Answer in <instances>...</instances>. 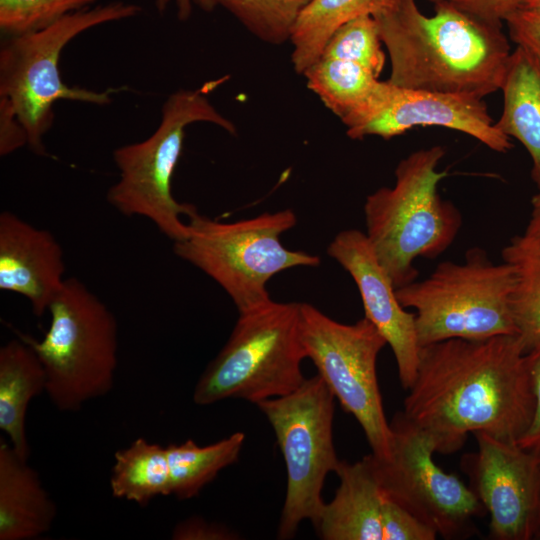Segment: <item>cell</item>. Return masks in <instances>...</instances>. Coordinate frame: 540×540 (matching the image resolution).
Returning a JSON list of instances; mask_svg holds the SVG:
<instances>
[{
	"label": "cell",
	"instance_id": "6da1fadb",
	"mask_svg": "<svg viewBox=\"0 0 540 540\" xmlns=\"http://www.w3.org/2000/svg\"><path fill=\"white\" fill-rule=\"evenodd\" d=\"M407 390L402 414L443 454L459 450L469 433L517 443L535 410L526 352L517 335L423 346Z\"/></svg>",
	"mask_w": 540,
	"mask_h": 540
},
{
	"label": "cell",
	"instance_id": "7a4b0ae2",
	"mask_svg": "<svg viewBox=\"0 0 540 540\" xmlns=\"http://www.w3.org/2000/svg\"><path fill=\"white\" fill-rule=\"evenodd\" d=\"M427 16L415 0L374 19L390 59L393 85L484 99L501 89L512 53L502 24L447 0Z\"/></svg>",
	"mask_w": 540,
	"mask_h": 540
},
{
	"label": "cell",
	"instance_id": "3957f363",
	"mask_svg": "<svg viewBox=\"0 0 540 540\" xmlns=\"http://www.w3.org/2000/svg\"><path fill=\"white\" fill-rule=\"evenodd\" d=\"M440 145L418 149L400 160L395 183L369 194L364 203L366 236L394 286L418 277L415 259H433L446 251L462 226V215L438 191L446 171Z\"/></svg>",
	"mask_w": 540,
	"mask_h": 540
},
{
	"label": "cell",
	"instance_id": "277c9868",
	"mask_svg": "<svg viewBox=\"0 0 540 540\" xmlns=\"http://www.w3.org/2000/svg\"><path fill=\"white\" fill-rule=\"evenodd\" d=\"M140 12L141 7L134 3L113 1L73 12L40 30L5 36L0 48V104L15 115L35 154L46 153L43 138L53 124L56 102L106 105L115 92L64 83L59 61L65 46L91 28L132 18Z\"/></svg>",
	"mask_w": 540,
	"mask_h": 540
},
{
	"label": "cell",
	"instance_id": "5b68a950",
	"mask_svg": "<svg viewBox=\"0 0 540 540\" xmlns=\"http://www.w3.org/2000/svg\"><path fill=\"white\" fill-rule=\"evenodd\" d=\"M197 122L214 124L233 135L237 131L210 102L205 88L180 89L165 100L159 125L148 138L113 152L119 179L109 188L107 201L122 215L149 219L173 243L190 233L181 216L190 218L198 212L195 205L177 201L172 193L185 130Z\"/></svg>",
	"mask_w": 540,
	"mask_h": 540
},
{
	"label": "cell",
	"instance_id": "8992f818",
	"mask_svg": "<svg viewBox=\"0 0 540 540\" xmlns=\"http://www.w3.org/2000/svg\"><path fill=\"white\" fill-rule=\"evenodd\" d=\"M50 325L43 339L18 338L39 357L47 377L46 394L60 411L75 412L110 392L118 363L114 314L75 277L65 279L49 305Z\"/></svg>",
	"mask_w": 540,
	"mask_h": 540
},
{
	"label": "cell",
	"instance_id": "52a82bcc",
	"mask_svg": "<svg viewBox=\"0 0 540 540\" xmlns=\"http://www.w3.org/2000/svg\"><path fill=\"white\" fill-rule=\"evenodd\" d=\"M515 275L479 247L464 262L443 261L421 281L396 288L399 302L415 310L421 347L453 338L481 340L517 335L511 312Z\"/></svg>",
	"mask_w": 540,
	"mask_h": 540
},
{
	"label": "cell",
	"instance_id": "ba28073f",
	"mask_svg": "<svg viewBox=\"0 0 540 540\" xmlns=\"http://www.w3.org/2000/svg\"><path fill=\"white\" fill-rule=\"evenodd\" d=\"M300 302L272 299L239 313L229 339L195 385L193 400L260 401L287 395L305 381L300 338Z\"/></svg>",
	"mask_w": 540,
	"mask_h": 540
},
{
	"label": "cell",
	"instance_id": "9c48e42d",
	"mask_svg": "<svg viewBox=\"0 0 540 540\" xmlns=\"http://www.w3.org/2000/svg\"><path fill=\"white\" fill-rule=\"evenodd\" d=\"M296 223L291 209L234 222L197 212L189 218V236L173 243V251L221 286L242 313L271 300L266 285L276 274L320 264L319 256L281 243V235Z\"/></svg>",
	"mask_w": 540,
	"mask_h": 540
},
{
	"label": "cell",
	"instance_id": "30bf717a",
	"mask_svg": "<svg viewBox=\"0 0 540 540\" xmlns=\"http://www.w3.org/2000/svg\"><path fill=\"white\" fill-rule=\"evenodd\" d=\"M334 399L317 373L295 391L258 402L271 424L282 452L287 487L278 525L280 539L294 537L301 522L315 527L324 502L321 491L326 476L337 471L333 442Z\"/></svg>",
	"mask_w": 540,
	"mask_h": 540
},
{
	"label": "cell",
	"instance_id": "8fae6325",
	"mask_svg": "<svg viewBox=\"0 0 540 540\" xmlns=\"http://www.w3.org/2000/svg\"><path fill=\"white\" fill-rule=\"evenodd\" d=\"M299 327L306 358L314 363L343 409L358 421L372 454L386 459L392 431L376 371L386 340L365 316L354 324H344L305 302H300Z\"/></svg>",
	"mask_w": 540,
	"mask_h": 540
},
{
	"label": "cell",
	"instance_id": "7c38bea8",
	"mask_svg": "<svg viewBox=\"0 0 540 540\" xmlns=\"http://www.w3.org/2000/svg\"><path fill=\"white\" fill-rule=\"evenodd\" d=\"M390 427L389 456H366L383 493L444 539L473 536L474 518L486 510L471 488L435 463L434 442L402 412Z\"/></svg>",
	"mask_w": 540,
	"mask_h": 540
},
{
	"label": "cell",
	"instance_id": "4fadbf2b",
	"mask_svg": "<svg viewBox=\"0 0 540 540\" xmlns=\"http://www.w3.org/2000/svg\"><path fill=\"white\" fill-rule=\"evenodd\" d=\"M342 123L351 139H390L413 127L437 126L473 137L495 152L513 147L495 126L483 99L404 88L387 80L380 81L368 103Z\"/></svg>",
	"mask_w": 540,
	"mask_h": 540
},
{
	"label": "cell",
	"instance_id": "5bb4252c",
	"mask_svg": "<svg viewBox=\"0 0 540 540\" xmlns=\"http://www.w3.org/2000/svg\"><path fill=\"white\" fill-rule=\"evenodd\" d=\"M478 450L462 458L470 488L490 515L489 538L536 539L540 529V459L517 443L474 433Z\"/></svg>",
	"mask_w": 540,
	"mask_h": 540
},
{
	"label": "cell",
	"instance_id": "9a60e30c",
	"mask_svg": "<svg viewBox=\"0 0 540 540\" xmlns=\"http://www.w3.org/2000/svg\"><path fill=\"white\" fill-rule=\"evenodd\" d=\"M327 254L354 280L365 317L391 347L401 385L408 389L415 378L421 349L415 313L399 302L396 287L379 263L365 232L340 231L328 245Z\"/></svg>",
	"mask_w": 540,
	"mask_h": 540
},
{
	"label": "cell",
	"instance_id": "2e32d148",
	"mask_svg": "<svg viewBox=\"0 0 540 540\" xmlns=\"http://www.w3.org/2000/svg\"><path fill=\"white\" fill-rule=\"evenodd\" d=\"M64 253L54 235L16 214H0V289L24 296L41 317L65 279Z\"/></svg>",
	"mask_w": 540,
	"mask_h": 540
},
{
	"label": "cell",
	"instance_id": "e0dca14e",
	"mask_svg": "<svg viewBox=\"0 0 540 540\" xmlns=\"http://www.w3.org/2000/svg\"><path fill=\"white\" fill-rule=\"evenodd\" d=\"M340 484L334 498L325 503L317 534L325 540H383L381 490L367 457L341 461L336 471Z\"/></svg>",
	"mask_w": 540,
	"mask_h": 540
},
{
	"label": "cell",
	"instance_id": "ac0fdd59",
	"mask_svg": "<svg viewBox=\"0 0 540 540\" xmlns=\"http://www.w3.org/2000/svg\"><path fill=\"white\" fill-rule=\"evenodd\" d=\"M57 507L38 473L0 441V540H31L47 533Z\"/></svg>",
	"mask_w": 540,
	"mask_h": 540
},
{
	"label": "cell",
	"instance_id": "d6986e66",
	"mask_svg": "<svg viewBox=\"0 0 540 540\" xmlns=\"http://www.w3.org/2000/svg\"><path fill=\"white\" fill-rule=\"evenodd\" d=\"M503 106L495 126L528 152L531 177L540 190V66L516 46L510 55L501 89Z\"/></svg>",
	"mask_w": 540,
	"mask_h": 540
},
{
	"label": "cell",
	"instance_id": "ffe728a7",
	"mask_svg": "<svg viewBox=\"0 0 540 540\" xmlns=\"http://www.w3.org/2000/svg\"><path fill=\"white\" fill-rule=\"evenodd\" d=\"M47 377L35 351L20 338L0 348V429L24 459L30 456L26 414L31 400L46 393Z\"/></svg>",
	"mask_w": 540,
	"mask_h": 540
},
{
	"label": "cell",
	"instance_id": "44dd1931",
	"mask_svg": "<svg viewBox=\"0 0 540 540\" xmlns=\"http://www.w3.org/2000/svg\"><path fill=\"white\" fill-rule=\"evenodd\" d=\"M400 0H312L299 16L290 42L294 70L303 74L322 55L332 34L347 22L395 8Z\"/></svg>",
	"mask_w": 540,
	"mask_h": 540
},
{
	"label": "cell",
	"instance_id": "7402d4cb",
	"mask_svg": "<svg viewBox=\"0 0 540 540\" xmlns=\"http://www.w3.org/2000/svg\"><path fill=\"white\" fill-rule=\"evenodd\" d=\"M110 489L117 499L144 506L171 495L166 447L139 437L114 454Z\"/></svg>",
	"mask_w": 540,
	"mask_h": 540
},
{
	"label": "cell",
	"instance_id": "603a6c76",
	"mask_svg": "<svg viewBox=\"0 0 540 540\" xmlns=\"http://www.w3.org/2000/svg\"><path fill=\"white\" fill-rule=\"evenodd\" d=\"M245 440L242 432L207 446L192 439L166 447L171 478V495L180 500L197 496L224 468L238 460Z\"/></svg>",
	"mask_w": 540,
	"mask_h": 540
},
{
	"label": "cell",
	"instance_id": "cb8c5ba5",
	"mask_svg": "<svg viewBox=\"0 0 540 540\" xmlns=\"http://www.w3.org/2000/svg\"><path fill=\"white\" fill-rule=\"evenodd\" d=\"M302 75L307 87L341 121L361 110L380 80L353 62L319 58Z\"/></svg>",
	"mask_w": 540,
	"mask_h": 540
},
{
	"label": "cell",
	"instance_id": "d4e9b609",
	"mask_svg": "<svg viewBox=\"0 0 540 540\" xmlns=\"http://www.w3.org/2000/svg\"><path fill=\"white\" fill-rule=\"evenodd\" d=\"M502 259L514 269L511 312L527 352L540 341V247L518 235L502 249Z\"/></svg>",
	"mask_w": 540,
	"mask_h": 540
},
{
	"label": "cell",
	"instance_id": "484cf974",
	"mask_svg": "<svg viewBox=\"0 0 540 540\" xmlns=\"http://www.w3.org/2000/svg\"><path fill=\"white\" fill-rule=\"evenodd\" d=\"M312 0H215L251 34L273 45L290 41L294 26Z\"/></svg>",
	"mask_w": 540,
	"mask_h": 540
},
{
	"label": "cell",
	"instance_id": "4316f807",
	"mask_svg": "<svg viewBox=\"0 0 540 540\" xmlns=\"http://www.w3.org/2000/svg\"><path fill=\"white\" fill-rule=\"evenodd\" d=\"M382 45L374 17L364 15L337 29L326 43L321 57L353 62L379 78L386 62Z\"/></svg>",
	"mask_w": 540,
	"mask_h": 540
},
{
	"label": "cell",
	"instance_id": "83f0119b",
	"mask_svg": "<svg viewBox=\"0 0 540 540\" xmlns=\"http://www.w3.org/2000/svg\"><path fill=\"white\" fill-rule=\"evenodd\" d=\"M96 0H0V31L4 36L43 29L64 16L91 7Z\"/></svg>",
	"mask_w": 540,
	"mask_h": 540
},
{
	"label": "cell",
	"instance_id": "f1b7e54d",
	"mask_svg": "<svg viewBox=\"0 0 540 540\" xmlns=\"http://www.w3.org/2000/svg\"><path fill=\"white\" fill-rule=\"evenodd\" d=\"M382 529L383 540H434L438 536L431 527L386 495L382 508Z\"/></svg>",
	"mask_w": 540,
	"mask_h": 540
},
{
	"label": "cell",
	"instance_id": "f546056e",
	"mask_svg": "<svg viewBox=\"0 0 540 540\" xmlns=\"http://www.w3.org/2000/svg\"><path fill=\"white\" fill-rule=\"evenodd\" d=\"M504 22L510 39L528 52L540 66V12L521 7Z\"/></svg>",
	"mask_w": 540,
	"mask_h": 540
},
{
	"label": "cell",
	"instance_id": "4dcf8cb0",
	"mask_svg": "<svg viewBox=\"0 0 540 540\" xmlns=\"http://www.w3.org/2000/svg\"><path fill=\"white\" fill-rule=\"evenodd\" d=\"M535 396V410L527 431L517 441V445L540 459V341L526 352Z\"/></svg>",
	"mask_w": 540,
	"mask_h": 540
},
{
	"label": "cell",
	"instance_id": "1f68e13d",
	"mask_svg": "<svg viewBox=\"0 0 540 540\" xmlns=\"http://www.w3.org/2000/svg\"><path fill=\"white\" fill-rule=\"evenodd\" d=\"M174 540H232L237 535L227 526L209 522L200 517H190L180 521L172 530Z\"/></svg>",
	"mask_w": 540,
	"mask_h": 540
},
{
	"label": "cell",
	"instance_id": "d6a6232c",
	"mask_svg": "<svg viewBox=\"0 0 540 540\" xmlns=\"http://www.w3.org/2000/svg\"><path fill=\"white\" fill-rule=\"evenodd\" d=\"M464 11L483 20L502 24L506 18L521 8L524 0H447Z\"/></svg>",
	"mask_w": 540,
	"mask_h": 540
},
{
	"label": "cell",
	"instance_id": "836d02e7",
	"mask_svg": "<svg viewBox=\"0 0 540 540\" xmlns=\"http://www.w3.org/2000/svg\"><path fill=\"white\" fill-rule=\"evenodd\" d=\"M0 154L8 155L27 144L25 130L15 115L0 104Z\"/></svg>",
	"mask_w": 540,
	"mask_h": 540
},
{
	"label": "cell",
	"instance_id": "e575fe53",
	"mask_svg": "<svg viewBox=\"0 0 540 540\" xmlns=\"http://www.w3.org/2000/svg\"><path fill=\"white\" fill-rule=\"evenodd\" d=\"M172 3L176 7L177 17L181 21L189 19L195 5L205 11H212L216 7L215 0H154L159 13H164Z\"/></svg>",
	"mask_w": 540,
	"mask_h": 540
},
{
	"label": "cell",
	"instance_id": "d590c367",
	"mask_svg": "<svg viewBox=\"0 0 540 540\" xmlns=\"http://www.w3.org/2000/svg\"><path fill=\"white\" fill-rule=\"evenodd\" d=\"M531 206V215L522 235L540 247V190L532 197Z\"/></svg>",
	"mask_w": 540,
	"mask_h": 540
},
{
	"label": "cell",
	"instance_id": "8d00e7d4",
	"mask_svg": "<svg viewBox=\"0 0 540 540\" xmlns=\"http://www.w3.org/2000/svg\"><path fill=\"white\" fill-rule=\"evenodd\" d=\"M522 8L540 12V0H524Z\"/></svg>",
	"mask_w": 540,
	"mask_h": 540
},
{
	"label": "cell",
	"instance_id": "74e56055",
	"mask_svg": "<svg viewBox=\"0 0 540 540\" xmlns=\"http://www.w3.org/2000/svg\"><path fill=\"white\" fill-rule=\"evenodd\" d=\"M427 1H430V2H432L433 4H436V3H438V2H440V1H442V0H427Z\"/></svg>",
	"mask_w": 540,
	"mask_h": 540
},
{
	"label": "cell",
	"instance_id": "f35d334b",
	"mask_svg": "<svg viewBox=\"0 0 540 540\" xmlns=\"http://www.w3.org/2000/svg\"><path fill=\"white\" fill-rule=\"evenodd\" d=\"M536 539H537V540H540V529H539V531H538V533H537V535H536Z\"/></svg>",
	"mask_w": 540,
	"mask_h": 540
}]
</instances>
